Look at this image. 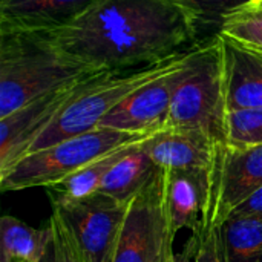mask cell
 Returning a JSON list of instances; mask_svg holds the SVG:
<instances>
[{"mask_svg": "<svg viewBox=\"0 0 262 262\" xmlns=\"http://www.w3.org/2000/svg\"><path fill=\"white\" fill-rule=\"evenodd\" d=\"M41 34L94 71L157 64L201 43L173 0H97L71 23Z\"/></svg>", "mask_w": 262, "mask_h": 262, "instance_id": "obj_1", "label": "cell"}, {"mask_svg": "<svg viewBox=\"0 0 262 262\" xmlns=\"http://www.w3.org/2000/svg\"><path fill=\"white\" fill-rule=\"evenodd\" d=\"M0 118L101 72L71 58L41 32H0Z\"/></svg>", "mask_w": 262, "mask_h": 262, "instance_id": "obj_2", "label": "cell"}, {"mask_svg": "<svg viewBox=\"0 0 262 262\" xmlns=\"http://www.w3.org/2000/svg\"><path fill=\"white\" fill-rule=\"evenodd\" d=\"M227 94L220 35L195 46L180 71L167 127L200 130L227 143Z\"/></svg>", "mask_w": 262, "mask_h": 262, "instance_id": "obj_3", "label": "cell"}, {"mask_svg": "<svg viewBox=\"0 0 262 262\" xmlns=\"http://www.w3.org/2000/svg\"><path fill=\"white\" fill-rule=\"evenodd\" d=\"M187 54L189 51L161 63L135 69L101 71L84 78L54 121L32 143L28 154L97 129L100 121L127 95L180 66Z\"/></svg>", "mask_w": 262, "mask_h": 262, "instance_id": "obj_4", "label": "cell"}, {"mask_svg": "<svg viewBox=\"0 0 262 262\" xmlns=\"http://www.w3.org/2000/svg\"><path fill=\"white\" fill-rule=\"evenodd\" d=\"M144 138L147 137L98 126L86 134L26 154L6 172L0 173V187L5 192L51 187L109 152Z\"/></svg>", "mask_w": 262, "mask_h": 262, "instance_id": "obj_5", "label": "cell"}, {"mask_svg": "<svg viewBox=\"0 0 262 262\" xmlns=\"http://www.w3.org/2000/svg\"><path fill=\"white\" fill-rule=\"evenodd\" d=\"M129 204L100 192L83 198H52L54 212L74 235L84 262H112Z\"/></svg>", "mask_w": 262, "mask_h": 262, "instance_id": "obj_6", "label": "cell"}, {"mask_svg": "<svg viewBox=\"0 0 262 262\" xmlns=\"http://www.w3.org/2000/svg\"><path fill=\"white\" fill-rule=\"evenodd\" d=\"M170 236H177L166 210L164 170L129 204L112 262H158Z\"/></svg>", "mask_w": 262, "mask_h": 262, "instance_id": "obj_7", "label": "cell"}, {"mask_svg": "<svg viewBox=\"0 0 262 262\" xmlns=\"http://www.w3.org/2000/svg\"><path fill=\"white\" fill-rule=\"evenodd\" d=\"M262 187V144H220L212 167L209 230L220 229L232 210Z\"/></svg>", "mask_w": 262, "mask_h": 262, "instance_id": "obj_8", "label": "cell"}, {"mask_svg": "<svg viewBox=\"0 0 262 262\" xmlns=\"http://www.w3.org/2000/svg\"><path fill=\"white\" fill-rule=\"evenodd\" d=\"M184 61L167 74L160 75L134 91L118 106H115L100 121L98 126L141 137H150L166 129L173 91L178 83L180 71Z\"/></svg>", "mask_w": 262, "mask_h": 262, "instance_id": "obj_9", "label": "cell"}, {"mask_svg": "<svg viewBox=\"0 0 262 262\" xmlns=\"http://www.w3.org/2000/svg\"><path fill=\"white\" fill-rule=\"evenodd\" d=\"M80 83L41 95L8 117L0 118V173L28 154L32 143L72 98Z\"/></svg>", "mask_w": 262, "mask_h": 262, "instance_id": "obj_10", "label": "cell"}, {"mask_svg": "<svg viewBox=\"0 0 262 262\" xmlns=\"http://www.w3.org/2000/svg\"><path fill=\"white\" fill-rule=\"evenodd\" d=\"M164 192L172 232L177 235L187 229L204 236L212 206V169L164 170Z\"/></svg>", "mask_w": 262, "mask_h": 262, "instance_id": "obj_11", "label": "cell"}, {"mask_svg": "<svg viewBox=\"0 0 262 262\" xmlns=\"http://www.w3.org/2000/svg\"><path fill=\"white\" fill-rule=\"evenodd\" d=\"M141 149L163 170L212 169L218 143L200 130L166 127L140 143Z\"/></svg>", "mask_w": 262, "mask_h": 262, "instance_id": "obj_12", "label": "cell"}, {"mask_svg": "<svg viewBox=\"0 0 262 262\" xmlns=\"http://www.w3.org/2000/svg\"><path fill=\"white\" fill-rule=\"evenodd\" d=\"M97 0H0V32H51Z\"/></svg>", "mask_w": 262, "mask_h": 262, "instance_id": "obj_13", "label": "cell"}, {"mask_svg": "<svg viewBox=\"0 0 262 262\" xmlns=\"http://www.w3.org/2000/svg\"><path fill=\"white\" fill-rule=\"evenodd\" d=\"M229 111L262 109V52L220 34Z\"/></svg>", "mask_w": 262, "mask_h": 262, "instance_id": "obj_14", "label": "cell"}, {"mask_svg": "<svg viewBox=\"0 0 262 262\" xmlns=\"http://www.w3.org/2000/svg\"><path fill=\"white\" fill-rule=\"evenodd\" d=\"M140 143L141 141L130 144L121 158L111 167L98 187L100 193L121 203H130L160 175L163 169L150 160Z\"/></svg>", "mask_w": 262, "mask_h": 262, "instance_id": "obj_15", "label": "cell"}, {"mask_svg": "<svg viewBox=\"0 0 262 262\" xmlns=\"http://www.w3.org/2000/svg\"><path fill=\"white\" fill-rule=\"evenodd\" d=\"M2 262H40L51 239V226L34 229L5 215L0 220Z\"/></svg>", "mask_w": 262, "mask_h": 262, "instance_id": "obj_16", "label": "cell"}, {"mask_svg": "<svg viewBox=\"0 0 262 262\" xmlns=\"http://www.w3.org/2000/svg\"><path fill=\"white\" fill-rule=\"evenodd\" d=\"M220 235L226 262H262V216H230Z\"/></svg>", "mask_w": 262, "mask_h": 262, "instance_id": "obj_17", "label": "cell"}, {"mask_svg": "<svg viewBox=\"0 0 262 262\" xmlns=\"http://www.w3.org/2000/svg\"><path fill=\"white\" fill-rule=\"evenodd\" d=\"M129 146L109 152L107 155L92 161L91 164L84 166L83 169L77 170L75 173L69 175L68 178L61 180L60 183L48 189H51L54 198H83L97 193L106 173L121 158V155L126 152Z\"/></svg>", "mask_w": 262, "mask_h": 262, "instance_id": "obj_18", "label": "cell"}, {"mask_svg": "<svg viewBox=\"0 0 262 262\" xmlns=\"http://www.w3.org/2000/svg\"><path fill=\"white\" fill-rule=\"evenodd\" d=\"M193 21L198 37L204 34L220 35L223 21L233 12L252 5L256 0H173ZM201 41V38H200ZM203 43V41H201Z\"/></svg>", "mask_w": 262, "mask_h": 262, "instance_id": "obj_19", "label": "cell"}, {"mask_svg": "<svg viewBox=\"0 0 262 262\" xmlns=\"http://www.w3.org/2000/svg\"><path fill=\"white\" fill-rule=\"evenodd\" d=\"M220 34L239 46L262 52V6L249 5L229 15Z\"/></svg>", "mask_w": 262, "mask_h": 262, "instance_id": "obj_20", "label": "cell"}, {"mask_svg": "<svg viewBox=\"0 0 262 262\" xmlns=\"http://www.w3.org/2000/svg\"><path fill=\"white\" fill-rule=\"evenodd\" d=\"M51 239L40 262H84L77 241L61 216L52 210L49 218Z\"/></svg>", "mask_w": 262, "mask_h": 262, "instance_id": "obj_21", "label": "cell"}, {"mask_svg": "<svg viewBox=\"0 0 262 262\" xmlns=\"http://www.w3.org/2000/svg\"><path fill=\"white\" fill-rule=\"evenodd\" d=\"M229 144H262V109L229 111L227 115Z\"/></svg>", "mask_w": 262, "mask_h": 262, "instance_id": "obj_22", "label": "cell"}, {"mask_svg": "<svg viewBox=\"0 0 262 262\" xmlns=\"http://www.w3.org/2000/svg\"><path fill=\"white\" fill-rule=\"evenodd\" d=\"M195 262H226L220 229H212L204 236H200Z\"/></svg>", "mask_w": 262, "mask_h": 262, "instance_id": "obj_23", "label": "cell"}, {"mask_svg": "<svg viewBox=\"0 0 262 262\" xmlns=\"http://www.w3.org/2000/svg\"><path fill=\"white\" fill-rule=\"evenodd\" d=\"M243 215H255L262 216V187L253 192L249 198H246L239 206H236L230 216H243ZM229 216V218H230ZM227 218V220H229Z\"/></svg>", "mask_w": 262, "mask_h": 262, "instance_id": "obj_24", "label": "cell"}, {"mask_svg": "<svg viewBox=\"0 0 262 262\" xmlns=\"http://www.w3.org/2000/svg\"><path fill=\"white\" fill-rule=\"evenodd\" d=\"M198 244H200V236L192 235L189 241L186 243L183 252L175 253V261L173 262H195V256L198 252Z\"/></svg>", "mask_w": 262, "mask_h": 262, "instance_id": "obj_25", "label": "cell"}, {"mask_svg": "<svg viewBox=\"0 0 262 262\" xmlns=\"http://www.w3.org/2000/svg\"><path fill=\"white\" fill-rule=\"evenodd\" d=\"M173 243H175V236H170L164 250H163V255L161 258L158 259V262H173L175 261V252H173Z\"/></svg>", "mask_w": 262, "mask_h": 262, "instance_id": "obj_26", "label": "cell"}, {"mask_svg": "<svg viewBox=\"0 0 262 262\" xmlns=\"http://www.w3.org/2000/svg\"><path fill=\"white\" fill-rule=\"evenodd\" d=\"M253 3H255V5H261L262 6V0H256V2H253Z\"/></svg>", "mask_w": 262, "mask_h": 262, "instance_id": "obj_27", "label": "cell"}, {"mask_svg": "<svg viewBox=\"0 0 262 262\" xmlns=\"http://www.w3.org/2000/svg\"><path fill=\"white\" fill-rule=\"evenodd\" d=\"M259 6H261V5H259Z\"/></svg>", "mask_w": 262, "mask_h": 262, "instance_id": "obj_28", "label": "cell"}]
</instances>
